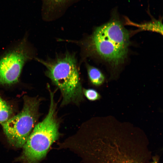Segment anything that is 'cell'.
I'll return each mask as SVG.
<instances>
[{
  "instance_id": "cell-1",
  "label": "cell",
  "mask_w": 163,
  "mask_h": 163,
  "mask_svg": "<svg viewBox=\"0 0 163 163\" xmlns=\"http://www.w3.org/2000/svg\"><path fill=\"white\" fill-rule=\"evenodd\" d=\"M129 32L118 17H112L107 22L97 27L86 43L91 53L115 65L122 63L127 55Z\"/></svg>"
},
{
  "instance_id": "cell-2",
  "label": "cell",
  "mask_w": 163,
  "mask_h": 163,
  "mask_svg": "<svg viewBox=\"0 0 163 163\" xmlns=\"http://www.w3.org/2000/svg\"><path fill=\"white\" fill-rule=\"evenodd\" d=\"M48 113L43 120L35 125L23 146L19 159L23 163H37L46 155L52 144L59 138V121L56 116L54 94L50 91Z\"/></svg>"
},
{
  "instance_id": "cell-3",
  "label": "cell",
  "mask_w": 163,
  "mask_h": 163,
  "mask_svg": "<svg viewBox=\"0 0 163 163\" xmlns=\"http://www.w3.org/2000/svg\"><path fill=\"white\" fill-rule=\"evenodd\" d=\"M36 59L46 67L47 76L60 89L62 97V106L71 103L78 104L83 101L76 61L73 55L67 53L51 61Z\"/></svg>"
},
{
  "instance_id": "cell-4",
  "label": "cell",
  "mask_w": 163,
  "mask_h": 163,
  "mask_svg": "<svg viewBox=\"0 0 163 163\" xmlns=\"http://www.w3.org/2000/svg\"><path fill=\"white\" fill-rule=\"evenodd\" d=\"M24 101L21 111L2 125L8 142L16 148L23 147L39 116V101L28 97Z\"/></svg>"
},
{
  "instance_id": "cell-5",
  "label": "cell",
  "mask_w": 163,
  "mask_h": 163,
  "mask_svg": "<svg viewBox=\"0 0 163 163\" xmlns=\"http://www.w3.org/2000/svg\"><path fill=\"white\" fill-rule=\"evenodd\" d=\"M33 56L26 38L3 54L0 57V85L18 83L24 66Z\"/></svg>"
},
{
  "instance_id": "cell-6",
  "label": "cell",
  "mask_w": 163,
  "mask_h": 163,
  "mask_svg": "<svg viewBox=\"0 0 163 163\" xmlns=\"http://www.w3.org/2000/svg\"><path fill=\"white\" fill-rule=\"evenodd\" d=\"M43 15L45 19L57 17L64 9L74 0H42Z\"/></svg>"
},
{
  "instance_id": "cell-7",
  "label": "cell",
  "mask_w": 163,
  "mask_h": 163,
  "mask_svg": "<svg viewBox=\"0 0 163 163\" xmlns=\"http://www.w3.org/2000/svg\"><path fill=\"white\" fill-rule=\"evenodd\" d=\"M128 24H132L139 28L140 30H149L154 31L160 34H163V25L161 20H156L154 18L152 20L140 24H136L129 21Z\"/></svg>"
},
{
  "instance_id": "cell-8",
  "label": "cell",
  "mask_w": 163,
  "mask_h": 163,
  "mask_svg": "<svg viewBox=\"0 0 163 163\" xmlns=\"http://www.w3.org/2000/svg\"><path fill=\"white\" fill-rule=\"evenodd\" d=\"M87 71L91 82L96 86L102 85L105 80L104 75L98 69L90 66H88Z\"/></svg>"
},
{
  "instance_id": "cell-9",
  "label": "cell",
  "mask_w": 163,
  "mask_h": 163,
  "mask_svg": "<svg viewBox=\"0 0 163 163\" xmlns=\"http://www.w3.org/2000/svg\"><path fill=\"white\" fill-rule=\"evenodd\" d=\"M12 111L10 105L0 97V123L2 125L11 117Z\"/></svg>"
},
{
  "instance_id": "cell-10",
  "label": "cell",
  "mask_w": 163,
  "mask_h": 163,
  "mask_svg": "<svg viewBox=\"0 0 163 163\" xmlns=\"http://www.w3.org/2000/svg\"><path fill=\"white\" fill-rule=\"evenodd\" d=\"M83 93L89 100L94 101L100 98L99 94L95 90L92 89H84L82 90Z\"/></svg>"
}]
</instances>
